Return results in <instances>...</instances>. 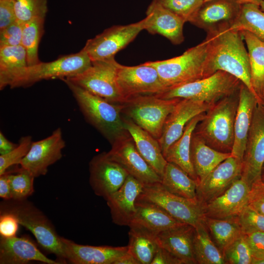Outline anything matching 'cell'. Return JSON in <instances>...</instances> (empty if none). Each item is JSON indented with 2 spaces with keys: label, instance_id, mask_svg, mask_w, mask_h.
Returning a JSON list of instances; mask_svg holds the SVG:
<instances>
[{
  "label": "cell",
  "instance_id": "6da1fadb",
  "mask_svg": "<svg viewBox=\"0 0 264 264\" xmlns=\"http://www.w3.org/2000/svg\"><path fill=\"white\" fill-rule=\"evenodd\" d=\"M230 25L221 24L206 32V39L211 44L212 70L214 73L222 70L233 75L255 95L251 83L248 52L242 37L240 31L231 28Z\"/></svg>",
  "mask_w": 264,
  "mask_h": 264
},
{
  "label": "cell",
  "instance_id": "7a4b0ae2",
  "mask_svg": "<svg viewBox=\"0 0 264 264\" xmlns=\"http://www.w3.org/2000/svg\"><path fill=\"white\" fill-rule=\"evenodd\" d=\"M146 63L156 69L166 91L214 73L211 65V44L206 38L180 56Z\"/></svg>",
  "mask_w": 264,
  "mask_h": 264
},
{
  "label": "cell",
  "instance_id": "3957f363",
  "mask_svg": "<svg viewBox=\"0 0 264 264\" xmlns=\"http://www.w3.org/2000/svg\"><path fill=\"white\" fill-rule=\"evenodd\" d=\"M62 80L71 90L86 119L111 144L129 134L121 115V104L110 103L66 79Z\"/></svg>",
  "mask_w": 264,
  "mask_h": 264
},
{
  "label": "cell",
  "instance_id": "277c9868",
  "mask_svg": "<svg viewBox=\"0 0 264 264\" xmlns=\"http://www.w3.org/2000/svg\"><path fill=\"white\" fill-rule=\"evenodd\" d=\"M239 91L213 105L194 131L207 145L222 153H231L232 150Z\"/></svg>",
  "mask_w": 264,
  "mask_h": 264
},
{
  "label": "cell",
  "instance_id": "5b68a950",
  "mask_svg": "<svg viewBox=\"0 0 264 264\" xmlns=\"http://www.w3.org/2000/svg\"><path fill=\"white\" fill-rule=\"evenodd\" d=\"M0 205V213L14 214L19 223L29 230L39 244L46 252L55 255L61 264L66 262L61 237L46 216L34 204L25 199L5 200Z\"/></svg>",
  "mask_w": 264,
  "mask_h": 264
},
{
  "label": "cell",
  "instance_id": "8992f818",
  "mask_svg": "<svg viewBox=\"0 0 264 264\" xmlns=\"http://www.w3.org/2000/svg\"><path fill=\"white\" fill-rule=\"evenodd\" d=\"M180 99H163L155 94L138 95L121 104V113L158 140L167 117Z\"/></svg>",
  "mask_w": 264,
  "mask_h": 264
},
{
  "label": "cell",
  "instance_id": "52a82bcc",
  "mask_svg": "<svg viewBox=\"0 0 264 264\" xmlns=\"http://www.w3.org/2000/svg\"><path fill=\"white\" fill-rule=\"evenodd\" d=\"M91 65L89 57L82 49L78 53L61 56L51 62L27 66L15 76L9 87L26 88L43 80H62L83 72Z\"/></svg>",
  "mask_w": 264,
  "mask_h": 264
},
{
  "label": "cell",
  "instance_id": "ba28073f",
  "mask_svg": "<svg viewBox=\"0 0 264 264\" xmlns=\"http://www.w3.org/2000/svg\"><path fill=\"white\" fill-rule=\"evenodd\" d=\"M242 83L230 73L218 70L207 77L155 95L163 99H192L214 105L238 91Z\"/></svg>",
  "mask_w": 264,
  "mask_h": 264
},
{
  "label": "cell",
  "instance_id": "9c48e42d",
  "mask_svg": "<svg viewBox=\"0 0 264 264\" xmlns=\"http://www.w3.org/2000/svg\"><path fill=\"white\" fill-rule=\"evenodd\" d=\"M118 65L114 57L92 61L91 66L83 72L63 79L110 103L122 104L125 100L117 83Z\"/></svg>",
  "mask_w": 264,
  "mask_h": 264
},
{
  "label": "cell",
  "instance_id": "30bf717a",
  "mask_svg": "<svg viewBox=\"0 0 264 264\" xmlns=\"http://www.w3.org/2000/svg\"><path fill=\"white\" fill-rule=\"evenodd\" d=\"M138 197L157 204L176 220L194 227L204 217L201 204L197 198L174 195L166 190L161 182L144 186Z\"/></svg>",
  "mask_w": 264,
  "mask_h": 264
},
{
  "label": "cell",
  "instance_id": "8fae6325",
  "mask_svg": "<svg viewBox=\"0 0 264 264\" xmlns=\"http://www.w3.org/2000/svg\"><path fill=\"white\" fill-rule=\"evenodd\" d=\"M146 17L137 22L114 25L87 41L82 48L91 62L114 57L115 55L145 30Z\"/></svg>",
  "mask_w": 264,
  "mask_h": 264
},
{
  "label": "cell",
  "instance_id": "7c38bea8",
  "mask_svg": "<svg viewBox=\"0 0 264 264\" xmlns=\"http://www.w3.org/2000/svg\"><path fill=\"white\" fill-rule=\"evenodd\" d=\"M116 80L125 101L134 96L158 94L166 91L156 69L146 63L136 66L119 64Z\"/></svg>",
  "mask_w": 264,
  "mask_h": 264
},
{
  "label": "cell",
  "instance_id": "4fadbf2b",
  "mask_svg": "<svg viewBox=\"0 0 264 264\" xmlns=\"http://www.w3.org/2000/svg\"><path fill=\"white\" fill-rule=\"evenodd\" d=\"M264 166V102L256 104L242 161L241 177L250 186L262 179Z\"/></svg>",
  "mask_w": 264,
  "mask_h": 264
},
{
  "label": "cell",
  "instance_id": "5bb4252c",
  "mask_svg": "<svg viewBox=\"0 0 264 264\" xmlns=\"http://www.w3.org/2000/svg\"><path fill=\"white\" fill-rule=\"evenodd\" d=\"M107 155L124 168L144 186L161 182V177L150 166L137 150L130 134L116 140Z\"/></svg>",
  "mask_w": 264,
  "mask_h": 264
},
{
  "label": "cell",
  "instance_id": "9a60e30c",
  "mask_svg": "<svg viewBox=\"0 0 264 264\" xmlns=\"http://www.w3.org/2000/svg\"><path fill=\"white\" fill-rule=\"evenodd\" d=\"M65 146L62 130L58 128L47 137L32 142L28 153L20 163L21 167L35 177L45 175L48 167L62 158Z\"/></svg>",
  "mask_w": 264,
  "mask_h": 264
},
{
  "label": "cell",
  "instance_id": "2e32d148",
  "mask_svg": "<svg viewBox=\"0 0 264 264\" xmlns=\"http://www.w3.org/2000/svg\"><path fill=\"white\" fill-rule=\"evenodd\" d=\"M89 171L91 188L95 195L105 200L123 185L129 175L120 164L109 158L106 152L92 158Z\"/></svg>",
  "mask_w": 264,
  "mask_h": 264
},
{
  "label": "cell",
  "instance_id": "e0dca14e",
  "mask_svg": "<svg viewBox=\"0 0 264 264\" xmlns=\"http://www.w3.org/2000/svg\"><path fill=\"white\" fill-rule=\"evenodd\" d=\"M242 161L230 156L198 184L197 198L201 204L224 193L242 176Z\"/></svg>",
  "mask_w": 264,
  "mask_h": 264
},
{
  "label": "cell",
  "instance_id": "ac0fdd59",
  "mask_svg": "<svg viewBox=\"0 0 264 264\" xmlns=\"http://www.w3.org/2000/svg\"><path fill=\"white\" fill-rule=\"evenodd\" d=\"M213 105L192 99L179 100L167 117L161 136L158 139L164 156L169 147L181 137L188 123L206 112Z\"/></svg>",
  "mask_w": 264,
  "mask_h": 264
},
{
  "label": "cell",
  "instance_id": "d6986e66",
  "mask_svg": "<svg viewBox=\"0 0 264 264\" xmlns=\"http://www.w3.org/2000/svg\"><path fill=\"white\" fill-rule=\"evenodd\" d=\"M250 187L241 177L222 195L201 204L203 216L217 219L238 216L247 205Z\"/></svg>",
  "mask_w": 264,
  "mask_h": 264
},
{
  "label": "cell",
  "instance_id": "ffe728a7",
  "mask_svg": "<svg viewBox=\"0 0 264 264\" xmlns=\"http://www.w3.org/2000/svg\"><path fill=\"white\" fill-rule=\"evenodd\" d=\"M61 241L66 262L73 264H113L128 251L127 246L83 245L63 237Z\"/></svg>",
  "mask_w": 264,
  "mask_h": 264
},
{
  "label": "cell",
  "instance_id": "44dd1931",
  "mask_svg": "<svg viewBox=\"0 0 264 264\" xmlns=\"http://www.w3.org/2000/svg\"><path fill=\"white\" fill-rule=\"evenodd\" d=\"M144 185L129 175L123 185L106 200L112 222L120 226H129L135 213V202Z\"/></svg>",
  "mask_w": 264,
  "mask_h": 264
},
{
  "label": "cell",
  "instance_id": "7402d4cb",
  "mask_svg": "<svg viewBox=\"0 0 264 264\" xmlns=\"http://www.w3.org/2000/svg\"><path fill=\"white\" fill-rule=\"evenodd\" d=\"M236 0H211L203 2L189 22L206 32L223 24L231 25L242 8Z\"/></svg>",
  "mask_w": 264,
  "mask_h": 264
},
{
  "label": "cell",
  "instance_id": "603a6c76",
  "mask_svg": "<svg viewBox=\"0 0 264 264\" xmlns=\"http://www.w3.org/2000/svg\"><path fill=\"white\" fill-rule=\"evenodd\" d=\"M145 30L152 34H159L173 44L178 45L184 40L185 21L153 0L146 11Z\"/></svg>",
  "mask_w": 264,
  "mask_h": 264
},
{
  "label": "cell",
  "instance_id": "cb8c5ba5",
  "mask_svg": "<svg viewBox=\"0 0 264 264\" xmlns=\"http://www.w3.org/2000/svg\"><path fill=\"white\" fill-rule=\"evenodd\" d=\"M258 101L256 96L242 83L234 123V143L231 154L232 156L242 161L254 110Z\"/></svg>",
  "mask_w": 264,
  "mask_h": 264
},
{
  "label": "cell",
  "instance_id": "d4e9b609",
  "mask_svg": "<svg viewBox=\"0 0 264 264\" xmlns=\"http://www.w3.org/2000/svg\"><path fill=\"white\" fill-rule=\"evenodd\" d=\"M31 261L47 264H61L47 257L26 237H0V264H25Z\"/></svg>",
  "mask_w": 264,
  "mask_h": 264
},
{
  "label": "cell",
  "instance_id": "484cf974",
  "mask_svg": "<svg viewBox=\"0 0 264 264\" xmlns=\"http://www.w3.org/2000/svg\"><path fill=\"white\" fill-rule=\"evenodd\" d=\"M195 227L184 223L156 235L160 247L179 259L183 264H197L194 250Z\"/></svg>",
  "mask_w": 264,
  "mask_h": 264
},
{
  "label": "cell",
  "instance_id": "4316f807",
  "mask_svg": "<svg viewBox=\"0 0 264 264\" xmlns=\"http://www.w3.org/2000/svg\"><path fill=\"white\" fill-rule=\"evenodd\" d=\"M123 118L125 127L132 138L137 150L161 177L167 161L162 154L158 140L131 119L123 117Z\"/></svg>",
  "mask_w": 264,
  "mask_h": 264
},
{
  "label": "cell",
  "instance_id": "83f0119b",
  "mask_svg": "<svg viewBox=\"0 0 264 264\" xmlns=\"http://www.w3.org/2000/svg\"><path fill=\"white\" fill-rule=\"evenodd\" d=\"M135 206L136 213L130 224L142 226L156 235L185 223L151 201L138 197Z\"/></svg>",
  "mask_w": 264,
  "mask_h": 264
},
{
  "label": "cell",
  "instance_id": "f1b7e54d",
  "mask_svg": "<svg viewBox=\"0 0 264 264\" xmlns=\"http://www.w3.org/2000/svg\"><path fill=\"white\" fill-rule=\"evenodd\" d=\"M204 113L196 116L188 123L181 137L169 147L164 155L168 162L176 164L197 181L191 158V142L193 132Z\"/></svg>",
  "mask_w": 264,
  "mask_h": 264
},
{
  "label": "cell",
  "instance_id": "f546056e",
  "mask_svg": "<svg viewBox=\"0 0 264 264\" xmlns=\"http://www.w3.org/2000/svg\"><path fill=\"white\" fill-rule=\"evenodd\" d=\"M230 156L231 153H222L210 147L193 132L191 142V158L198 184L217 166Z\"/></svg>",
  "mask_w": 264,
  "mask_h": 264
},
{
  "label": "cell",
  "instance_id": "4dcf8cb0",
  "mask_svg": "<svg viewBox=\"0 0 264 264\" xmlns=\"http://www.w3.org/2000/svg\"><path fill=\"white\" fill-rule=\"evenodd\" d=\"M240 32L247 47L252 88L258 102H264V42L248 31Z\"/></svg>",
  "mask_w": 264,
  "mask_h": 264
},
{
  "label": "cell",
  "instance_id": "1f68e13d",
  "mask_svg": "<svg viewBox=\"0 0 264 264\" xmlns=\"http://www.w3.org/2000/svg\"><path fill=\"white\" fill-rule=\"evenodd\" d=\"M129 226V241L127 252L140 264H151L159 247L156 234L136 224H131Z\"/></svg>",
  "mask_w": 264,
  "mask_h": 264
},
{
  "label": "cell",
  "instance_id": "d6a6232c",
  "mask_svg": "<svg viewBox=\"0 0 264 264\" xmlns=\"http://www.w3.org/2000/svg\"><path fill=\"white\" fill-rule=\"evenodd\" d=\"M161 178L162 185L169 192L187 198H197L198 181L176 164L167 162Z\"/></svg>",
  "mask_w": 264,
  "mask_h": 264
},
{
  "label": "cell",
  "instance_id": "836d02e7",
  "mask_svg": "<svg viewBox=\"0 0 264 264\" xmlns=\"http://www.w3.org/2000/svg\"><path fill=\"white\" fill-rule=\"evenodd\" d=\"M193 244L197 264H225L222 252L213 240L203 219L195 227Z\"/></svg>",
  "mask_w": 264,
  "mask_h": 264
},
{
  "label": "cell",
  "instance_id": "e575fe53",
  "mask_svg": "<svg viewBox=\"0 0 264 264\" xmlns=\"http://www.w3.org/2000/svg\"><path fill=\"white\" fill-rule=\"evenodd\" d=\"M27 66L26 53L22 45L0 47V89L9 86L15 76Z\"/></svg>",
  "mask_w": 264,
  "mask_h": 264
},
{
  "label": "cell",
  "instance_id": "d590c367",
  "mask_svg": "<svg viewBox=\"0 0 264 264\" xmlns=\"http://www.w3.org/2000/svg\"><path fill=\"white\" fill-rule=\"evenodd\" d=\"M203 221L213 240L222 252L243 235L238 216L224 219L204 217Z\"/></svg>",
  "mask_w": 264,
  "mask_h": 264
},
{
  "label": "cell",
  "instance_id": "8d00e7d4",
  "mask_svg": "<svg viewBox=\"0 0 264 264\" xmlns=\"http://www.w3.org/2000/svg\"><path fill=\"white\" fill-rule=\"evenodd\" d=\"M230 27L240 31H248L264 42V12L259 5L242 4L238 17Z\"/></svg>",
  "mask_w": 264,
  "mask_h": 264
},
{
  "label": "cell",
  "instance_id": "74e56055",
  "mask_svg": "<svg viewBox=\"0 0 264 264\" xmlns=\"http://www.w3.org/2000/svg\"><path fill=\"white\" fill-rule=\"evenodd\" d=\"M44 17H36L23 23L21 45L26 53L28 66L39 63L38 47L44 32Z\"/></svg>",
  "mask_w": 264,
  "mask_h": 264
},
{
  "label": "cell",
  "instance_id": "f35d334b",
  "mask_svg": "<svg viewBox=\"0 0 264 264\" xmlns=\"http://www.w3.org/2000/svg\"><path fill=\"white\" fill-rule=\"evenodd\" d=\"M16 20L23 23L36 17L45 18L47 0H11Z\"/></svg>",
  "mask_w": 264,
  "mask_h": 264
},
{
  "label": "cell",
  "instance_id": "ab89813d",
  "mask_svg": "<svg viewBox=\"0 0 264 264\" xmlns=\"http://www.w3.org/2000/svg\"><path fill=\"white\" fill-rule=\"evenodd\" d=\"M35 177L28 171L21 168L17 173H10L12 199L21 200L26 199L34 192Z\"/></svg>",
  "mask_w": 264,
  "mask_h": 264
},
{
  "label": "cell",
  "instance_id": "60d3db41",
  "mask_svg": "<svg viewBox=\"0 0 264 264\" xmlns=\"http://www.w3.org/2000/svg\"><path fill=\"white\" fill-rule=\"evenodd\" d=\"M225 264H251L252 256L244 235L222 252Z\"/></svg>",
  "mask_w": 264,
  "mask_h": 264
},
{
  "label": "cell",
  "instance_id": "b9f144b4",
  "mask_svg": "<svg viewBox=\"0 0 264 264\" xmlns=\"http://www.w3.org/2000/svg\"><path fill=\"white\" fill-rule=\"evenodd\" d=\"M160 5L189 22L202 4L203 0H154Z\"/></svg>",
  "mask_w": 264,
  "mask_h": 264
},
{
  "label": "cell",
  "instance_id": "7bdbcfd3",
  "mask_svg": "<svg viewBox=\"0 0 264 264\" xmlns=\"http://www.w3.org/2000/svg\"><path fill=\"white\" fill-rule=\"evenodd\" d=\"M32 142L31 136H23L14 149L5 154L0 155V175L5 173L12 166L20 164L28 153Z\"/></svg>",
  "mask_w": 264,
  "mask_h": 264
},
{
  "label": "cell",
  "instance_id": "ee69618b",
  "mask_svg": "<svg viewBox=\"0 0 264 264\" xmlns=\"http://www.w3.org/2000/svg\"><path fill=\"white\" fill-rule=\"evenodd\" d=\"M243 235L264 232V215L247 205L238 216Z\"/></svg>",
  "mask_w": 264,
  "mask_h": 264
},
{
  "label": "cell",
  "instance_id": "f6af8a7d",
  "mask_svg": "<svg viewBox=\"0 0 264 264\" xmlns=\"http://www.w3.org/2000/svg\"><path fill=\"white\" fill-rule=\"evenodd\" d=\"M23 23L16 20L0 30V47L21 45Z\"/></svg>",
  "mask_w": 264,
  "mask_h": 264
},
{
  "label": "cell",
  "instance_id": "bcb514c9",
  "mask_svg": "<svg viewBox=\"0 0 264 264\" xmlns=\"http://www.w3.org/2000/svg\"><path fill=\"white\" fill-rule=\"evenodd\" d=\"M247 205L264 215V181L262 179L250 185Z\"/></svg>",
  "mask_w": 264,
  "mask_h": 264
},
{
  "label": "cell",
  "instance_id": "7dc6e473",
  "mask_svg": "<svg viewBox=\"0 0 264 264\" xmlns=\"http://www.w3.org/2000/svg\"><path fill=\"white\" fill-rule=\"evenodd\" d=\"M20 223L17 217L8 212L0 213V237L11 238L16 236Z\"/></svg>",
  "mask_w": 264,
  "mask_h": 264
},
{
  "label": "cell",
  "instance_id": "c3c4849f",
  "mask_svg": "<svg viewBox=\"0 0 264 264\" xmlns=\"http://www.w3.org/2000/svg\"><path fill=\"white\" fill-rule=\"evenodd\" d=\"M250 249L252 259L264 258V232H256L244 235Z\"/></svg>",
  "mask_w": 264,
  "mask_h": 264
},
{
  "label": "cell",
  "instance_id": "681fc988",
  "mask_svg": "<svg viewBox=\"0 0 264 264\" xmlns=\"http://www.w3.org/2000/svg\"><path fill=\"white\" fill-rule=\"evenodd\" d=\"M16 20L11 0H0V30Z\"/></svg>",
  "mask_w": 264,
  "mask_h": 264
},
{
  "label": "cell",
  "instance_id": "f907efd6",
  "mask_svg": "<svg viewBox=\"0 0 264 264\" xmlns=\"http://www.w3.org/2000/svg\"><path fill=\"white\" fill-rule=\"evenodd\" d=\"M151 264H183L177 257L166 249L159 247Z\"/></svg>",
  "mask_w": 264,
  "mask_h": 264
},
{
  "label": "cell",
  "instance_id": "816d5d0a",
  "mask_svg": "<svg viewBox=\"0 0 264 264\" xmlns=\"http://www.w3.org/2000/svg\"><path fill=\"white\" fill-rule=\"evenodd\" d=\"M10 172H6L0 175V197L4 200L12 199L9 179Z\"/></svg>",
  "mask_w": 264,
  "mask_h": 264
},
{
  "label": "cell",
  "instance_id": "f5cc1de1",
  "mask_svg": "<svg viewBox=\"0 0 264 264\" xmlns=\"http://www.w3.org/2000/svg\"><path fill=\"white\" fill-rule=\"evenodd\" d=\"M18 144H15L9 141L3 134L2 132H0V154H5L13 149Z\"/></svg>",
  "mask_w": 264,
  "mask_h": 264
},
{
  "label": "cell",
  "instance_id": "db71d44e",
  "mask_svg": "<svg viewBox=\"0 0 264 264\" xmlns=\"http://www.w3.org/2000/svg\"><path fill=\"white\" fill-rule=\"evenodd\" d=\"M113 264H140L132 255L127 252L119 257Z\"/></svg>",
  "mask_w": 264,
  "mask_h": 264
},
{
  "label": "cell",
  "instance_id": "11a10c76",
  "mask_svg": "<svg viewBox=\"0 0 264 264\" xmlns=\"http://www.w3.org/2000/svg\"><path fill=\"white\" fill-rule=\"evenodd\" d=\"M241 4L245 3H252L260 6L264 0H236Z\"/></svg>",
  "mask_w": 264,
  "mask_h": 264
},
{
  "label": "cell",
  "instance_id": "9f6ffc18",
  "mask_svg": "<svg viewBox=\"0 0 264 264\" xmlns=\"http://www.w3.org/2000/svg\"><path fill=\"white\" fill-rule=\"evenodd\" d=\"M251 264H264V258L259 259H252Z\"/></svg>",
  "mask_w": 264,
  "mask_h": 264
},
{
  "label": "cell",
  "instance_id": "6f0895ef",
  "mask_svg": "<svg viewBox=\"0 0 264 264\" xmlns=\"http://www.w3.org/2000/svg\"><path fill=\"white\" fill-rule=\"evenodd\" d=\"M260 7L262 11L264 12V0L261 3Z\"/></svg>",
  "mask_w": 264,
  "mask_h": 264
},
{
  "label": "cell",
  "instance_id": "680465c9",
  "mask_svg": "<svg viewBox=\"0 0 264 264\" xmlns=\"http://www.w3.org/2000/svg\"><path fill=\"white\" fill-rule=\"evenodd\" d=\"M262 179L263 181H264V171L262 173Z\"/></svg>",
  "mask_w": 264,
  "mask_h": 264
},
{
  "label": "cell",
  "instance_id": "91938a15",
  "mask_svg": "<svg viewBox=\"0 0 264 264\" xmlns=\"http://www.w3.org/2000/svg\"><path fill=\"white\" fill-rule=\"evenodd\" d=\"M203 0V2H205V1H209V0Z\"/></svg>",
  "mask_w": 264,
  "mask_h": 264
},
{
  "label": "cell",
  "instance_id": "94428289",
  "mask_svg": "<svg viewBox=\"0 0 264 264\" xmlns=\"http://www.w3.org/2000/svg\"><path fill=\"white\" fill-rule=\"evenodd\" d=\"M264 171V168H263V172Z\"/></svg>",
  "mask_w": 264,
  "mask_h": 264
}]
</instances>
